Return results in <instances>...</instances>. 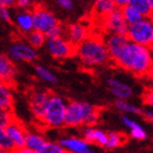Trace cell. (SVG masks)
<instances>
[{
    "label": "cell",
    "mask_w": 153,
    "mask_h": 153,
    "mask_svg": "<svg viewBox=\"0 0 153 153\" xmlns=\"http://www.w3.org/2000/svg\"><path fill=\"white\" fill-rule=\"evenodd\" d=\"M0 153H13V151H8V150H2V149H0Z\"/></svg>",
    "instance_id": "obj_42"
},
{
    "label": "cell",
    "mask_w": 153,
    "mask_h": 153,
    "mask_svg": "<svg viewBox=\"0 0 153 153\" xmlns=\"http://www.w3.org/2000/svg\"><path fill=\"white\" fill-rule=\"evenodd\" d=\"M152 16H153V14H152Z\"/></svg>",
    "instance_id": "obj_43"
},
{
    "label": "cell",
    "mask_w": 153,
    "mask_h": 153,
    "mask_svg": "<svg viewBox=\"0 0 153 153\" xmlns=\"http://www.w3.org/2000/svg\"><path fill=\"white\" fill-rule=\"evenodd\" d=\"M14 119L11 109L3 108L0 106V128H6Z\"/></svg>",
    "instance_id": "obj_30"
},
{
    "label": "cell",
    "mask_w": 153,
    "mask_h": 153,
    "mask_svg": "<svg viewBox=\"0 0 153 153\" xmlns=\"http://www.w3.org/2000/svg\"><path fill=\"white\" fill-rule=\"evenodd\" d=\"M120 119L125 127L129 129L131 138H134L136 140H144V139H147L148 132L140 123L134 120V118L129 116V115H123Z\"/></svg>",
    "instance_id": "obj_17"
},
{
    "label": "cell",
    "mask_w": 153,
    "mask_h": 153,
    "mask_svg": "<svg viewBox=\"0 0 153 153\" xmlns=\"http://www.w3.org/2000/svg\"><path fill=\"white\" fill-rule=\"evenodd\" d=\"M91 34V29L83 22H74L65 26V37L71 42L74 46L82 43Z\"/></svg>",
    "instance_id": "obj_11"
},
{
    "label": "cell",
    "mask_w": 153,
    "mask_h": 153,
    "mask_svg": "<svg viewBox=\"0 0 153 153\" xmlns=\"http://www.w3.org/2000/svg\"><path fill=\"white\" fill-rule=\"evenodd\" d=\"M127 138L124 134L117 132V131H111L107 132V141H106L105 148L108 150H114L121 147L126 142Z\"/></svg>",
    "instance_id": "obj_24"
},
{
    "label": "cell",
    "mask_w": 153,
    "mask_h": 153,
    "mask_svg": "<svg viewBox=\"0 0 153 153\" xmlns=\"http://www.w3.org/2000/svg\"><path fill=\"white\" fill-rule=\"evenodd\" d=\"M8 56L14 62H33L37 59V49L27 43L26 41H14L9 46Z\"/></svg>",
    "instance_id": "obj_8"
},
{
    "label": "cell",
    "mask_w": 153,
    "mask_h": 153,
    "mask_svg": "<svg viewBox=\"0 0 153 153\" xmlns=\"http://www.w3.org/2000/svg\"><path fill=\"white\" fill-rule=\"evenodd\" d=\"M31 12H32L34 30H37L44 34L48 33L53 27L60 23L57 16H55V13L43 4H35L31 10Z\"/></svg>",
    "instance_id": "obj_6"
},
{
    "label": "cell",
    "mask_w": 153,
    "mask_h": 153,
    "mask_svg": "<svg viewBox=\"0 0 153 153\" xmlns=\"http://www.w3.org/2000/svg\"><path fill=\"white\" fill-rule=\"evenodd\" d=\"M35 4V0H16V7L20 10H32Z\"/></svg>",
    "instance_id": "obj_32"
},
{
    "label": "cell",
    "mask_w": 153,
    "mask_h": 153,
    "mask_svg": "<svg viewBox=\"0 0 153 153\" xmlns=\"http://www.w3.org/2000/svg\"><path fill=\"white\" fill-rule=\"evenodd\" d=\"M0 149L8 151H13L16 149L11 139L7 134L6 128H0Z\"/></svg>",
    "instance_id": "obj_29"
},
{
    "label": "cell",
    "mask_w": 153,
    "mask_h": 153,
    "mask_svg": "<svg viewBox=\"0 0 153 153\" xmlns=\"http://www.w3.org/2000/svg\"><path fill=\"white\" fill-rule=\"evenodd\" d=\"M13 153H37V152L34 150H31V149H29V148L26 147H22V148H16V149H14Z\"/></svg>",
    "instance_id": "obj_37"
},
{
    "label": "cell",
    "mask_w": 153,
    "mask_h": 153,
    "mask_svg": "<svg viewBox=\"0 0 153 153\" xmlns=\"http://www.w3.org/2000/svg\"><path fill=\"white\" fill-rule=\"evenodd\" d=\"M149 4H150L151 11H152V14H153V0H149Z\"/></svg>",
    "instance_id": "obj_41"
},
{
    "label": "cell",
    "mask_w": 153,
    "mask_h": 153,
    "mask_svg": "<svg viewBox=\"0 0 153 153\" xmlns=\"http://www.w3.org/2000/svg\"><path fill=\"white\" fill-rule=\"evenodd\" d=\"M51 92L44 89H36L31 91L29 95V107L36 120L41 121Z\"/></svg>",
    "instance_id": "obj_10"
},
{
    "label": "cell",
    "mask_w": 153,
    "mask_h": 153,
    "mask_svg": "<svg viewBox=\"0 0 153 153\" xmlns=\"http://www.w3.org/2000/svg\"><path fill=\"white\" fill-rule=\"evenodd\" d=\"M45 47L48 54L55 59L62 60L76 56V46L65 36L54 39H46Z\"/></svg>",
    "instance_id": "obj_9"
},
{
    "label": "cell",
    "mask_w": 153,
    "mask_h": 153,
    "mask_svg": "<svg viewBox=\"0 0 153 153\" xmlns=\"http://www.w3.org/2000/svg\"><path fill=\"white\" fill-rule=\"evenodd\" d=\"M37 153H68L65 148L59 143V141H48L46 140L39 149L36 151Z\"/></svg>",
    "instance_id": "obj_27"
},
{
    "label": "cell",
    "mask_w": 153,
    "mask_h": 153,
    "mask_svg": "<svg viewBox=\"0 0 153 153\" xmlns=\"http://www.w3.org/2000/svg\"><path fill=\"white\" fill-rule=\"evenodd\" d=\"M0 20H1V21H4V22H8V23H10L12 21L9 7L4 6V4H1V3H0Z\"/></svg>",
    "instance_id": "obj_33"
},
{
    "label": "cell",
    "mask_w": 153,
    "mask_h": 153,
    "mask_svg": "<svg viewBox=\"0 0 153 153\" xmlns=\"http://www.w3.org/2000/svg\"><path fill=\"white\" fill-rule=\"evenodd\" d=\"M16 0H0V3L1 4H4V6L9 7V8H11V7L16 6Z\"/></svg>",
    "instance_id": "obj_38"
},
{
    "label": "cell",
    "mask_w": 153,
    "mask_h": 153,
    "mask_svg": "<svg viewBox=\"0 0 153 153\" xmlns=\"http://www.w3.org/2000/svg\"><path fill=\"white\" fill-rule=\"evenodd\" d=\"M13 105H14V95L11 89V84L0 80V106L12 111Z\"/></svg>",
    "instance_id": "obj_19"
},
{
    "label": "cell",
    "mask_w": 153,
    "mask_h": 153,
    "mask_svg": "<svg viewBox=\"0 0 153 153\" xmlns=\"http://www.w3.org/2000/svg\"><path fill=\"white\" fill-rule=\"evenodd\" d=\"M45 141H46V138L41 132H37V131H27L25 136V144H24V147L29 148L31 150L37 151L43 146V143H44Z\"/></svg>",
    "instance_id": "obj_22"
},
{
    "label": "cell",
    "mask_w": 153,
    "mask_h": 153,
    "mask_svg": "<svg viewBox=\"0 0 153 153\" xmlns=\"http://www.w3.org/2000/svg\"><path fill=\"white\" fill-rule=\"evenodd\" d=\"M101 23V27L104 33H111V34H126L128 29V23L126 22L121 8H116L99 20Z\"/></svg>",
    "instance_id": "obj_7"
},
{
    "label": "cell",
    "mask_w": 153,
    "mask_h": 153,
    "mask_svg": "<svg viewBox=\"0 0 153 153\" xmlns=\"http://www.w3.org/2000/svg\"><path fill=\"white\" fill-rule=\"evenodd\" d=\"M59 143L65 148V150L68 153H81L91 146L84 140L83 137H76V136L61 138Z\"/></svg>",
    "instance_id": "obj_16"
},
{
    "label": "cell",
    "mask_w": 153,
    "mask_h": 153,
    "mask_svg": "<svg viewBox=\"0 0 153 153\" xmlns=\"http://www.w3.org/2000/svg\"><path fill=\"white\" fill-rule=\"evenodd\" d=\"M103 38L111 60L117 67L137 76L153 74V47L131 42L126 34L104 33Z\"/></svg>",
    "instance_id": "obj_1"
},
{
    "label": "cell",
    "mask_w": 153,
    "mask_h": 153,
    "mask_svg": "<svg viewBox=\"0 0 153 153\" xmlns=\"http://www.w3.org/2000/svg\"><path fill=\"white\" fill-rule=\"evenodd\" d=\"M142 99H143V103L146 105L153 106V89H148L143 93Z\"/></svg>",
    "instance_id": "obj_36"
},
{
    "label": "cell",
    "mask_w": 153,
    "mask_h": 153,
    "mask_svg": "<svg viewBox=\"0 0 153 153\" xmlns=\"http://www.w3.org/2000/svg\"><path fill=\"white\" fill-rule=\"evenodd\" d=\"M146 120L153 123V106L146 105V107L141 108V115Z\"/></svg>",
    "instance_id": "obj_34"
},
{
    "label": "cell",
    "mask_w": 153,
    "mask_h": 153,
    "mask_svg": "<svg viewBox=\"0 0 153 153\" xmlns=\"http://www.w3.org/2000/svg\"><path fill=\"white\" fill-rule=\"evenodd\" d=\"M7 134L12 141L14 148H22L25 144V136H26V128L23 126L19 120L16 118L6 127Z\"/></svg>",
    "instance_id": "obj_13"
},
{
    "label": "cell",
    "mask_w": 153,
    "mask_h": 153,
    "mask_svg": "<svg viewBox=\"0 0 153 153\" xmlns=\"http://www.w3.org/2000/svg\"><path fill=\"white\" fill-rule=\"evenodd\" d=\"M121 12H123V16H124L126 22L128 23V25L138 22L139 20H141L143 18V16L138 10H136L134 8L129 6V4H126V6L123 7L121 8Z\"/></svg>",
    "instance_id": "obj_26"
},
{
    "label": "cell",
    "mask_w": 153,
    "mask_h": 153,
    "mask_svg": "<svg viewBox=\"0 0 153 153\" xmlns=\"http://www.w3.org/2000/svg\"><path fill=\"white\" fill-rule=\"evenodd\" d=\"M54 1L60 8H62L64 10H67V11L74 8V0H54Z\"/></svg>",
    "instance_id": "obj_35"
},
{
    "label": "cell",
    "mask_w": 153,
    "mask_h": 153,
    "mask_svg": "<svg viewBox=\"0 0 153 153\" xmlns=\"http://www.w3.org/2000/svg\"><path fill=\"white\" fill-rule=\"evenodd\" d=\"M67 102L59 94L51 93L44 114L41 119L42 125L49 129H58L65 126Z\"/></svg>",
    "instance_id": "obj_4"
},
{
    "label": "cell",
    "mask_w": 153,
    "mask_h": 153,
    "mask_svg": "<svg viewBox=\"0 0 153 153\" xmlns=\"http://www.w3.org/2000/svg\"><path fill=\"white\" fill-rule=\"evenodd\" d=\"M127 4H129L136 10H138L143 16H152L149 0H127Z\"/></svg>",
    "instance_id": "obj_28"
},
{
    "label": "cell",
    "mask_w": 153,
    "mask_h": 153,
    "mask_svg": "<svg viewBox=\"0 0 153 153\" xmlns=\"http://www.w3.org/2000/svg\"><path fill=\"white\" fill-rule=\"evenodd\" d=\"M46 35L44 33L39 32L37 30H32L31 32H29L27 34H25V41L29 43L31 46H33L34 48L38 49L45 46L46 43Z\"/></svg>",
    "instance_id": "obj_25"
},
{
    "label": "cell",
    "mask_w": 153,
    "mask_h": 153,
    "mask_svg": "<svg viewBox=\"0 0 153 153\" xmlns=\"http://www.w3.org/2000/svg\"><path fill=\"white\" fill-rule=\"evenodd\" d=\"M34 71H35L36 76L39 80H42V81L49 83V84H56V83H58L57 76L51 70H49L48 68L44 67L42 65H36L35 67H34Z\"/></svg>",
    "instance_id": "obj_23"
},
{
    "label": "cell",
    "mask_w": 153,
    "mask_h": 153,
    "mask_svg": "<svg viewBox=\"0 0 153 153\" xmlns=\"http://www.w3.org/2000/svg\"><path fill=\"white\" fill-rule=\"evenodd\" d=\"M116 8L117 6L115 4L113 0H94L92 13L95 19L100 20L106 14H108L109 12H112Z\"/></svg>",
    "instance_id": "obj_20"
},
{
    "label": "cell",
    "mask_w": 153,
    "mask_h": 153,
    "mask_svg": "<svg viewBox=\"0 0 153 153\" xmlns=\"http://www.w3.org/2000/svg\"><path fill=\"white\" fill-rule=\"evenodd\" d=\"M16 74L18 70L14 61L8 55L0 53V80L12 85L16 80Z\"/></svg>",
    "instance_id": "obj_14"
},
{
    "label": "cell",
    "mask_w": 153,
    "mask_h": 153,
    "mask_svg": "<svg viewBox=\"0 0 153 153\" xmlns=\"http://www.w3.org/2000/svg\"><path fill=\"white\" fill-rule=\"evenodd\" d=\"M115 108L118 112L123 113L124 115H129V116H140L141 115V107L134 105V103H131L129 100H118L116 99L114 103Z\"/></svg>",
    "instance_id": "obj_21"
},
{
    "label": "cell",
    "mask_w": 153,
    "mask_h": 153,
    "mask_svg": "<svg viewBox=\"0 0 153 153\" xmlns=\"http://www.w3.org/2000/svg\"><path fill=\"white\" fill-rule=\"evenodd\" d=\"M14 24L19 32L24 35L34 30L31 10H21L20 12L16 13L14 16Z\"/></svg>",
    "instance_id": "obj_18"
},
{
    "label": "cell",
    "mask_w": 153,
    "mask_h": 153,
    "mask_svg": "<svg viewBox=\"0 0 153 153\" xmlns=\"http://www.w3.org/2000/svg\"><path fill=\"white\" fill-rule=\"evenodd\" d=\"M47 39H54V38H59V37H64L65 36V26L59 23L58 25H56L55 27L49 31L48 33L45 34Z\"/></svg>",
    "instance_id": "obj_31"
},
{
    "label": "cell",
    "mask_w": 153,
    "mask_h": 153,
    "mask_svg": "<svg viewBox=\"0 0 153 153\" xmlns=\"http://www.w3.org/2000/svg\"><path fill=\"white\" fill-rule=\"evenodd\" d=\"M82 137L89 144H95L99 147L105 148L107 141V132L95 127V125H92V126H85L82 131Z\"/></svg>",
    "instance_id": "obj_15"
},
{
    "label": "cell",
    "mask_w": 153,
    "mask_h": 153,
    "mask_svg": "<svg viewBox=\"0 0 153 153\" xmlns=\"http://www.w3.org/2000/svg\"><path fill=\"white\" fill-rule=\"evenodd\" d=\"M100 118V111L96 106L82 101H70L67 103L65 126L79 127L96 125Z\"/></svg>",
    "instance_id": "obj_3"
},
{
    "label": "cell",
    "mask_w": 153,
    "mask_h": 153,
    "mask_svg": "<svg viewBox=\"0 0 153 153\" xmlns=\"http://www.w3.org/2000/svg\"><path fill=\"white\" fill-rule=\"evenodd\" d=\"M115 2V4L118 7V8H123L124 6L127 4V0H113Z\"/></svg>",
    "instance_id": "obj_39"
},
{
    "label": "cell",
    "mask_w": 153,
    "mask_h": 153,
    "mask_svg": "<svg viewBox=\"0 0 153 153\" xmlns=\"http://www.w3.org/2000/svg\"><path fill=\"white\" fill-rule=\"evenodd\" d=\"M106 86L112 95L118 100H129L134 95V89L130 84L124 82L114 76H109L105 80Z\"/></svg>",
    "instance_id": "obj_12"
},
{
    "label": "cell",
    "mask_w": 153,
    "mask_h": 153,
    "mask_svg": "<svg viewBox=\"0 0 153 153\" xmlns=\"http://www.w3.org/2000/svg\"><path fill=\"white\" fill-rule=\"evenodd\" d=\"M126 36L137 44L153 47V16H143L138 22L128 25Z\"/></svg>",
    "instance_id": "obj_5"
},
{
    "label": "cell",
    "mask_w": 153,
    "mask_h": 153,
    "mask_svg": "<svg viewBox=\"0 0 153 153\" xmlns=\"http://www.w3.org/2000/svg\"><path fill=\"white\" fill-rule=\"evenodd\" d=\"M81 153H95V151H94V149H93V148L90 146V147L88 148L85 151H83V152H81Z\"/></svg>",
    "instance_id": "obj_40"
},
{
    "label": "cell",
    "mask_w": 153,
    "mask_h": 153,
    "mask_svg": "<svg viewBox=\"0 0 153 153\" xmlns=\"http://www.w3.org/2000/svg\"><path fill=\"white\" fill-rule=\"evenodd\" d=\"M76 56L80 62L88 68L104 67L112 62L103 36L94 35L93 33L82 43L76 45Z\"/></svg>",
    "instance_id": "obj_2"
}]
</instances>
